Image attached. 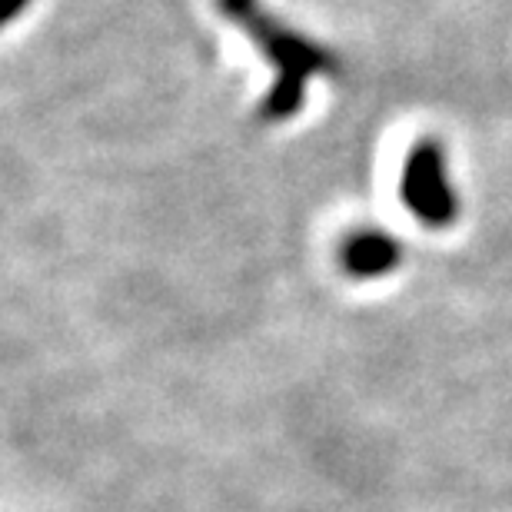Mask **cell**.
Wrapping results in <instances>:
<instances>
[{
	"instance_id": "obj_2",
	"label": "cell",
	"mask_w": 512,
	"mask_h": 512,
	"mask_svg": "<svg viewBox=\"0 0 512 512\" xmlns=\"http://www.w3.org/2000/svg\"><path fill=\"white\" fill-rule=\"evenodd\" d=\"M399 197H403V207L429 230H449L459 220V197L446 173L443 143L426 137L409 150Z\"/></svg>"
},
{
	"instance_id": "obj_3",
	"label": "cell",
	"mask_w": 512,
	"mask_h": 512,
	"mask_svg": "<svg viewBox=\"0 0 512 512\" xmlns=\"http://www.w3.org/2000/svg\"><path fill=\"white\" fill-rule=\"evenodd\" d=\"M340 270L353 280H380L403 263V243L386 230H356L340 243Z\"/></svg>"
},
{
	"instance_id": "obj_1",
	"label": "cell",
	"mask_w": 512,
	"mask_h": 512,
	"mask_svg": "<svg viewBox=\"0 0 512 512\" xmlns=\"http://www.w3.org/2000/svg\"><path fill=\"white\" fill-rule=\"evenodd\" d=\"M217 10L260 47L263 60H270L276 67V84L263 97L260 117L270 120V124H283V120L300 114L310 77L330 74L336 67L330 50L280 24L260 7V0H217Z\"/></svg>"
},
{
	"instance_id": "obj_4",
	"label": "cell",
	"mask_w": 512,
	"mask_h": 512,
	"mask_svg": "<svg viewBox=\"0 0 512 512\" xmlns=\"http://www.w3.org/2000/svg\"><path fill=\"white\" fill-rule=\"evenodd\" d=\"M27 7H30V0H0V14H4V24L17 20Z\"/></svg>"
}]
</instances>
